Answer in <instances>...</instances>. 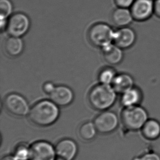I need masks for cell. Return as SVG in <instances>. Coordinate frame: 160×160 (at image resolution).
<instances>
[{"label":"cell","instance_id":"1","mask_svg":"<svg viewBox=\"0 0 160 160\" xmlns=\"http://www.w3.org/2000/svg\"><path fill=\"white\" fill-rule=\"evenodd\" d=\"M59 116V107L50 100L36 103L31 108L28 114L30 121L40 127L52 125L58 120Z\"/></svg>","mask_w":160,"mask_h":160},{"label":"cell","instance_id":"2","mask_svg":"<svg viewBox=\"0 0 160 160\" xmlns=\"http://www.w3.org/2000/svg\"><path fill=\"white\" fill-rule=\"evenodd\" d=\"M117 92L111 85H96L89 91L88 101L91 107L96 110L105 111L114 104Z\"/></svg>","mask_w":160,"mask_h":160},{"label":"cell","instance_id":"3","mask_svg":"<svg viewBox=\"0 0 160 160\" xmlns=\"http://www.w3.org/2000/svg\"><path fill=\"white\" fill-rule=\"evenodd\" d=\"M148 119L147 111L139 105L126 107L121 112L122 123L124 128L130 131L141 130Z\"/></svg>","mask_w":160,"mask_h":160},{"label":"cell","instance_id":"4","mask_svg":"<svg viewBox=\"0 0 160 160\" xmlns=\"http://www.w3.org/2000/svg\"><path fill=\"white\" fill-rule=\"evenodd\" d=\"M114 33L115 31L107 24L98 23L89 29L88 36L93 46L102 49L112 44Z\"/></svg>","mask_w":160,"mask_h":160},{"label":"cell","instance_id":"5","mask_svg":"<svg viewBox=\"0 0 160 160\" xmlns=\"http://www.w3.org/2000/svg\"><path fill=\"white\" fill-rule=\"evenodd\" d=\"M4 107L10 114L19 118L29 114L31 109L26 98L17 93H9L5 97Z\"/></svg>","mask_w":160,"mask_h":160},{"label":"cell","instance_id":"6","mask_svg":"<svg viewBox=\"0 0 160 160\" xmlns=\"http://www.w3.org/2000/svg\"><path fill=\"white\" fill-rule=\"evenodd\" d=\"M30 20L24 13L14 14L9 18L7 24V31L10 36L22 37L28 32Z\"/></svg>","mask_w":160,"mask_h":160},{"label":"cell","instance_id":"7","mask_svg":"<svg viewBox=\"0 0 160 160\" xmlns=\"http://www.w3.org/2000/svg\"><path fill=\"white\" fill-rule=\"evenodd\" d=\"M93 123L98 132L102 134H108L114 131L118 127L119 118L114 112L105 110L96 117Z\"/></svg>","mask_w":160,"mask_h":160},{"label":"cell","instance_id":"8","mask_svg":"<svg viewBox=\"0 0 160 160\" xmlns=\"http://www.w3.org/2000/svg\"><path fill=\"white\" fill-rule=\"evenodd\" d=\"M29 160H55L56 155L55 147L51 143L39 141L33 143L30 147Z\"/></svg>","mask_w":160,"mask_h":160},{"label":"cell","instance_id":"9","mask_svg":"<svg viewBox=\"0 0 160 160\" xmlns=\"http://www.w3.org/2000/svg\"><path fill=\"white\" fill-rule=\"evenodd\" d=\"M130 9L134 20L144 22L154 14V0H135Z\"/></svg>","mask_w":160,"mask_h":160},{"label":"cell","instance_id":"10","mask_svg":"<svg viewBox=\"0 0 160 160\" xmlns=\"http://www.w3.org/2000/svg\"><path fill=\"white\" fill-rule=\"evenodd\" d=\"M136 33L128 26L120 28L115 31L114 44L122 49L131 47L136 41Z\"/></svg>","mask_w":160,"mask_h":160},{"label":"cell","instance_id":"11","mask_svg":"<svg viewBox=\"0 0 160 160\" xmlns=\"http://www.w3.org/2000/svg\"><path fill=\"white\" fill-rule=\"evenodd\" d=\"M49 97L50 100L58 107H66L73 101L74 94L69 87L58 85L56 86Z\"/></svg>","mask_w":160,"mask_h":160},{"label":"cell","instance_id":"12","mask_svg":"<svg viewBox=\"0 0 160 160\" xmlns=\"http://www.w3.org/2000/svg\"><path fill=\"white\" fill-rule=\"evenodd\" d=\"M55 150L58 158L63 160H73L78 153V145L72 139H63L56 144Z\"/></svg>","mask_w":160,"mask_h":160},{"label":"cell","instance_id":"13","mask_svg":"<svg viewBox=\"0 0 160 160\" xmlns=\"http://www.w3.org/2000/svg\"><path fill=\"white\" fill-rule=\"evenodd\" d=\"M101 50L103 58L109 65H118L123 60V49L119 48L115 44H111L102 48Z\"/></svg>","mask_w":160,"mask_h":160},{"label":"cell","instance_id":"14","mask_svg":"<svg viewBox=\"0 0 160 160\" xmlns=\"http://www.w3.org/2000/svg\"><path fill=\"white\" fill-rule=\"evenodd\" d=\"M134 82L132 76L128 73L117 74L112 86L117 93L122 94L134 87Z\"/></svg>","mask_w":160,"mask_h":160},{"label":"cell","instance_id":"15","mask_svg":"<svg viewBox=\"0 0 160 160\" xmlns=\"http://www.w3.org/2000/svg\"><path fill=\"white\" fill-rule=\"evenodd\" d=\"M24 43L21 37L10 36L4 42V52L8 56L15 58L20 55L24 50Z\"/></svg>","mask_w":160,"mask_h":160},{"label":"cell","instance_id":"16","mask_svg":"<svg viewBox=\"0 0 160 160\" xmlns=\"http://www.w3.org/2000/svg\"><path fill=\"white\" fill-rule=\"evenodd\" d=\"M142 100V93L141 90L134 87L121 94L120 103L124 108H126L138 106Z\"/></svg>","mask_w":160,"mask_h":160},{"label":"cell","instance_id":"17","mask_svg":"<svg viewBox=\"0 0 160 160\" xmlns=\"http://www.w3.org/2000/svg\"><path fill=\"white\" fill-rule=\"evenodd\" d=\"M112 19L113 23L120 28L128 26L134 20L130 9L119 7L112 12Z\"/></svg>","mask_w":160,"mask_h":160},{"label":"cell","instance_id":"18","mask_svg":"<svg viewBox=\"0 0 160 160\" xmlns=\"http://www.w3.org/2000/svg\"><path fill=\"white\" fill-rule=\"evenodd\" d=\"M141 131L145 139L156 140L160 137V122L156 119H149L143 125Z\"/></svg>","mask_w":160,"mask_h":160},{"label":"cell","instance_id":"19","mask_svg":"<svg viewBox=\"0 0 160 160\" xmlns=\"http://www.w3.org/2000/svg\"><path fill=\"white\" fill-rule=\"evenodd\" d=\"M98 130L93 122H87L82 123L79 128V135L84 141L92 140L98 133Z\"/></svg>","mask_w":160,"mask_h":160},{"label":"cell","instance_id":"20","mask_svg":"<svg viewBox=\"0 0 160 160\" xmlns=\"http://www.w3.org/2000/svg\"><path fill=\"white\" fill-rule=\"evenodd\" d=\"M117 75L114 69L110 67H106L100 72L98 78L101 84L112 85Z\"/></svg>","mask_w":160,"mask_h":160},{"label":"cell","instance_id":"21","mask_svg":"<svg viewBox=\"0 0 160 160\" xmlns=\"http://www.w3.org/2000/svg\"><path fill=\"white\" fill-rule=\"evenodd\" d=\"M13 155L17 160H29L30 147L25 144H21L16 148Z\"/></svg>","mask_w":160,"mask_h":160},{"label":"cell","instance_id":"22","mask_svg":"<svg viewBox=\"0 0 160 160\" xmlns=\"http://www.w3.org/2000/svg\"><path fill=\"white\" fill-rule=\"evenodd\" d=\"M13 10V5L10 0H0L1 19L6 20L10 16Z\"/></svg>","mask_w":160,"mask_h":160},{"label":"cell","instance_id":"23","mask_svg":"<svg viewBox=\"0 0 160 160\" xmlns=\"http://www.w3.org/2000/svg\"><path fill=\"white\" fill-rule=\"evenodd\" d=\"M132 160H160V156L154 152H148L140 156L134 157Z\"/></svg>","mask_w":160,"mask_h":160},{"label":"cell","instance_id":"24","mask_svg":"<svg viewBox=\"0 0 160 160\" xmlns=\"http://www.w3.org/2000/svg\"><path fill=\"white\" fill-rule=\"evenodd\" d=\"M135 0H114L115 3L118 7L129 8L132 6Z\"/></svg>","mask_w":160,"mask_h":160},{"label":"cell","instance_id":"25","mask_svg":"<svg viewBox=\"0 0 160 160\" xmlns=\"http://www.w3.org/2000/svg\"><path fill=\"white\" fill-rule=\"evenodd\" d=\"M55 87H56V86L54 85V83L49 82H46L43 85V89L44 92L45 93L49 95L50 93H52V91H54Z\"/></svg>","mask_w":160,"mask_h":160},{"label":"cell","instance_id":"26","mask_svg":"<svg viewBox=\"0 0 160 160\" xmlns=\"http://www.w3.org/2000/svg\"><path fill=\"white\" fill-rule=\"evenodd\" d=\"M154 14L160 18V0H154Z\"/></svg>","mask_w":160,"mask_h":160},{"label":"cell","instance_id":"27","mask_svg":"<svg viewBox=\"0 0 160 160\" xmlns=\"http://www.w3.org/2000/svg\"><path fill=\"white\" fill-rule=\"evenodd\" d=\"M1 160H17L15 158V157L13 155H6L3 157Z\"/></svg>","mask_w":160,"mask_h":160},{"label":"cell","instance_id":"28","mask_svg":"<svg viewBox=\"0 0 160 160\" xmlns=\"http://www.w3.org/2000/svg\"><path fill=\"white\" fill-rule=\"evenodd\" d=\"M55 160H62V159H61V158H57V159H55Z\"/></svg>","mask_w":160,"mask_h":160}]
</instances>
